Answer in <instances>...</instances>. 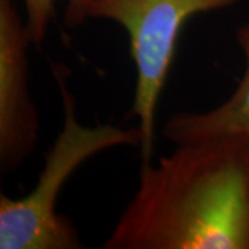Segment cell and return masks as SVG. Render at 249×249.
Instances as JSON below:
<instances>
[{"label":"cell","instance_id":"obj_1","mask_svg":"<svg viewBox=\"0 0 249 249\" xmlns=\"http://www.w3.org/2000/svg\"><path fill=\"white\" fill-rule=\"evenodd\" d=\"M104 249H249V132L176 145L139 186Z\"/></svg>","mask_w":249,"mask_h":249},{"label":"cell","instance_id":"obj_2","mask_svg":"<svg viewBox=\"0 0 249 249\" xmlns=\"http://www.w3.org/2000/svg\"><path fill=\"white\" fill-rule=\"evenodd\" d=\"M61 93L64 121L45 155V165L34 190L21 198L0 196V249H80L83 242L75 224L57 212V201L67 180L104 150L132 145L140 148V129L114 124L83 126L76 118L75 98L67 88L68 72L52 64Z\"/></svg>","mask_w":249,"mask_h":249},{"label":"cell","instance_id":"obj_3","mask_svg":"<svg viewBox=\"0 0 249 249\" xmlns=\"http://www.w3.org/2000/svg\"><path fill=\"white\" fill-rule=\"evenodd\" d=\"M240 0H86L80 22L88 18L109 19L126 31L136 68L133 107L142 142L140 157L151 162L155 139V115L180 34L198 14L226 9Z\"/></svg>","mask_w":249,"mask_h":249},{"label":"cell","instance_id":"obj_4","mask_svg":"<svg viewBox=\"0 0 249 249\" xmlns=\"http://www.w3.org/2000/svg\"><path fill=\"white\" fill-rule=\"evenodd\" d=\"M32 39L13 0H0V170L13 173L32 155L40 119L29 91Z\"/></svg>","mask_w":249,"mask_h":249},{"label":"cell","instance_id":"obj_5","mask_svg":"<svg viewBox=\"0 0 249 249\" xmlns=\"http://www.w3.org/2000/svg\"><path fill=\"white\" fill-rule=\"evenodd\" d=\"M237 43L245 58V71L234 93L205 112H176L163 126V136L176 145L222 134L249 132V22L237 29Z\"/></svg>","mask_w":249,"mask_h":249},{"label":"cell","instance_id":"obj_6","mask_svg":"<svg viewBox=\"0 0 249 249\" xmlns=\"http://www.w3.org/2000/svg\"><path fill=\"white\" fill-rule=\"evenodd\" d=\"M57 0H24L27 28L32 39V45L40 47L45 40L49 27L55 14ZM86 0H67V9L64 22L70 28L80 25V14Z\"/></svg>","mask_w":249,"mask_h":249}]
</instances>
